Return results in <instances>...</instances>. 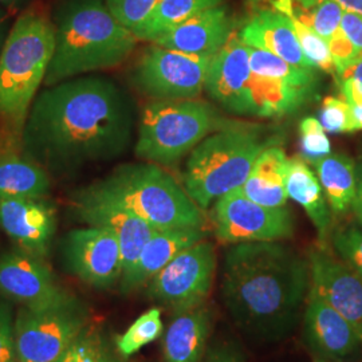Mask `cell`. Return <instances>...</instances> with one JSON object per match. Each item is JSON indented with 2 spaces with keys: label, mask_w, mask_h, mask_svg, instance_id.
I'll return each mask as SVG.
<instances>
[{
  "label": "cell",
  "mask_w": 362,
  "mask_h": 362,
  "mask_svg": "<svg viewBox=\"0 0 362 362\" xmlns=\"http://www.w3.org/2000/svg\"><path fill=\"white\" fill-rule=\"evenodd\" d=\"M134 106L113 79H66L39 91L19 137L23 155L47 173L66 175L116 160L133 139Z\"/></svg>",
  "instance_id": "cell-1"
},
{
  "label": "cell",
  "mask_w": 362,
  "mask_h": 362,
  "mask_svg": "<svg viewBox=\"0 0 362 362\" xmlns=\"http://www.w3.org/2000/svg\"><path fill=\"white\" fill-rule=\"evenodd\" d=\"M310 288L309 259L281 240L233 245L224 255V308L257 345L281 342L297 329Z\"/></svg>",
  "instance_id": "cell-2"
},
{
  "label": "cell",
  "mask_w": 362,
  "mask_h": 362,
  "mask_svg": "<svg viewBox=\"0 0 362 362\" xmlns=\"http://www.w3.org/2000/svg\"><path fill=\"white\" fill-rule=\"evenodd\" d=\"M55 49L45 85L124 64L134 50V34L109 11L105 0H61L52 15Z\"/></svg>",
  "instance_id": "cell-3"
},
{
  "label": "cell",
  "mask_w": 362,
  "mask_h": 362,
  "mask_svg": "<svg viewBox=\"0 0 362 362\" xmlns=\"http://www.w3.org/2000/svg\"><path fill=\"white\" fill-rule=\"evenodd\" d=\"M54 49L52 16L31 7L16 16L0 54V119L13 136L21 137Z\"/></svg>",
  "instance_id": "cell-4"
},
{
  "label": "cell",
  "mask_w": 362,
  "mask_h": 362,
  "mask_svg": "<svg viewBox=\"0 0 362 362\" xmlns=\"http://www.w3.org/2000/svg\"><path fill=\"white\" fill-rule=\"evenodd\" d=\"M83 191L128 209L157 230L204 226L202 209L180 184L157 164L121 165L106 179Z\"/></svg>",
  "instance_id": "cell-5"
},
{
  "label": "cell",
  "mask_w": 362,
  "mask_h": 362,
  "mask_svg": "<svg viewBox=\"0 0 362 362\" xmlns=\"http://www.w3.org/2000/svg\"><path fill=\"white\" fill-rule=\"evenodd\" d=\"M274 140L258 127L230 124L211 133L187 161L184 189L200 209L240 188Z\"/></svg>",
  "instance_id": "cell-6"
},
{
  "label": "cell",
  "mask_w": 362,
  "mask_h": 362,
  "mask_svg": "<svg viewBox=\"0 0 362 362\" xmlns=\"http://www.w3.org/2000/svg\"><path fill=\"white\" fill-rule=\"evenodd\" d=\"M230 125L212 105L197 100L145 106L134 153L146 163L175 165L211 133Z\"/></svg>",
  "instance_id": "cell-7"
},
{
  "label": "cell",
  "mask_w": 362,
  "mask_h": 362,
  "mask_svg": "<svg viewBox=\"0 0 362 362\" xmlns=\"http://www.w3.org/2000/svg\"><path fill=\"white\" fill-rule=\"evenodd\" d=\"M89 324L88 306L66 290L49 302L19 306L15 313L16 361H55Z\"/></svg>",
  "instance_id": "cell-8"
},
{
  "label": "cell",
  "mask_w": 362,
  "mask_h": 362,
  "mask_svg": "<svg viewBox=\"0 0 362 362\" xmlns=\"http://www.w3.org/2000/svg\"><path fill=\"white\" fill-rule=\"evenodd\" d=\"M214 55H194L152 45L133 71L137 89L155 101L194 100L206 89Z\"/></svg>",
  "instance_id": "cell-9"
},
{
  "label": "cell",
  "mask_w": 362,
  "mask_h": 362,
  "mask_svg": "<svg viewBox=\"0 0 362 362\" xmlns=\"http://www.w3.org/2000/svg\"><path fill=\"white\" fill-rule=\"evenodd\" d=\"M215 248L206 240L182 250L149 281L148 297L173 313L204 303L214 285Z\"/></svg>",
  "instance_id": "cell-10"
},
{
  "label": "cell",
  "mask_w": 362,
  "mask_h": 362,
  "mask_svg": "<svg viewBox=\"0 0 362 362\" xmlns=\"http://www.w3.org/2000/svg\"><path fill=\"white\" fill-rule=\"evenodd\" d=\"M216 236L224 243L276 242L293 236L294 219L287 207L269 208L239 189L221 196L212 211Z\"/></svg>",
  "instance_id": "cell-11"
},
{
  "label": "cell",
  "mask_w": 362,
  "mask_h": 362,
  "mask_svg": "<svg viewBox=\"0 0 362 362\" xmlns=\"http://www.w3.org/2000/svg\"><path fill=\"white\" fill-rule=\"evenodd\" d=\"M65 267L83 284L110 288L124 274L122 251L116 235L104 227L88 226L67 233L61 245Z\"/></svg>",
  "instance_id": "cell-12"
},
{
  "label": "cell",
  "mask_w": 362,
  "mask_h": 362,
  "mask_svg": "<svg viewBox=\"0 0 362 362\" xmlns=\"http://www.w3.org/2000/svg\"><path fill=\"white\" fill-rule=\"evenodd\" d=\"M250 47L233 34L211 61L206 90L211 98L235 115H257L252 90Z\"/></svg>",
  "instance_id": "cell-13"
},
{
  "label": "cell",
  "mask_w": 362,
  "mask_h": 362,
  "mask_svg": "<svg viewBox=\"0 0 362 362\" xmlns=\"http://www.w3.org/2000/svg\"><path fill=\"white\" fill-rule=\"evenodd\" d=\"M303 341L314 358L344 362L362 351V337L338 311L310 288L302 317Z\"/></svg>",
  "instance_id": "cell-14"
},
{
  "label": "cell",
  "mask_w": 362,
  "mask_h": 362,
  "mask_svg": "<svg viewBox=\"0 0 362 362\" xmlns=\"http://www.w3.org/2000/svg\"><path fill=\"white\" fill-rule=\"evenodd\" d=\"M311 290L354 326L362 337V278L326 248L311 247Z\"/></svg>",
  "instance_id": "cell-15"
},
{
  "label": "cell",
  "mask_w": 362,
  "mask_h": 362,
  "mask_svg": "<svg viewBox=\"0 0 362 362\" xmlns=\"http://www.w3.org/2000/svg\"><path fill=\"white\" fill-rule=\"evenodd\" d=\"M73 211L88 226L104 227L115 233L124 260V274L129 272L148 240L158 230L125 208L109 203L81 189L73 197ZM122 274V275H124Z\"/></svg>",
  "instance_id": "cell-16"
},
{
  "label": "cell",
  "mask_w": 362,
  "mask_h": 362,
  "mask_svg": "<svg viewBox=\"0 0 362 362\" xmlns=\"http://www.w3.org/2000/svg\"><path fill=\"white\" fill-rule=\"evenodd\" d=\"M65 291L45 259L16 247L0 255V296L19 306L49 302Z\"/></svg>",
  "instance_id": "cell-17"
},
{
  "label": "cell",
  "mask_w": 362,
  "mask_h": 362,
  "mask_svg": "<svg viewBox=\"0 0 362 362\" xmlns=\"http://www.w3.org/2000/svg\"><path fill=\"white\" fill-rule=\"evenodd\" d=\"M0 228L19 248L45 259L57 233V211L45 199L3 200Z\"/></svg>",
  "instance_id": "cell-18"
},
{
  "label": "cell",
  "mask_w": 362,
  "mask_h": 362,
  "mask_svg": "<svg viewBox=\"0 0 362 362\" xmlns=\"http://www.w3.org/2000/svg\"><path fill=\"white\" fill-rule=\"evenodd\" d=\"M233 21L226 8L218 6L196 13L152 43L185 54L215 55L233 37Z\"/></svg>",
  "instance_id": "cell-19"
},
{
  "label": "cell",
  "mask_w": 362,
  "mask_h": 362,
  "mask_svg": "<svg viewBox=\"0 0 362 362\" xmlns=\"http://www.w3.org/2000/svg\"><path fill=\"white\" fill-rule=\"evenodd\" d=\"M204 228H168L158 230L148 240L136 263L122 275L119 288L124 294L149 284L157 272H161L182 250L204 240Z\"/></svg>",
  "instance_id": "cell-20"
},
{
  "label": "cell",
  "mask_w": 362,
  "mask_h": 362,
  "mask_svg": "<svg viewBox=\"0 0 362 362\" xmlns=\"http://www.w3.org/2000/svg\"><path fill=\"white\" fill-rule=\"evenodd\" d=\"M239 38L247 46L272 52L291 65L318 70L302 52L288 16L278 10L259 11L243 27Z\"/></svg>",
  "instance_id": "cell-21"
},
{
  "label": "cell",
  "mask_w": 362,
  "mask_h": 362,
  "mask_svg": "<svg viewBox=\"0 0 362 362\" xmlns=\"http://www.w3.org/2000/svg\"><path fill=\"white\" fill-rule=\"evenodd\" d=\"M211 313L204 305L173 313L163 338L165 362H202L211 333Z\"/></svg>",
  "instance_id": "cell-22"
},
{
  "label": "cell",
  "mask_w": 362,
  "mask_h": 362,
  "mask_svg": "<svg viewBox=\"0 0 362 362\" xmlns=\"http://www.w3.org/2000/svg\"><path fill=\"white\" fill-rule=\"evenodd\" d=\"M286 191L288 199L305 209L320 240L325 243L332 231V209L318 177L300 157L288 158Z\"/></svg>",
  "instance_id": "cell-23"
},
{
  "label": "cell",
  "mask_w": 362,
  "mask_h": 362,
  "mask_svg": "<svg viewBox=\"0 0 362 362\" xmlns=\"http://www.w3.org/2000/svg\"><path fill=\"white\" fill-rule=\"evenodd\" d=\"M288 158L279 146H269L255 161L245 184L238 188L250 200L269 208L286 207Z\"/></svg>",
  "instance_id": "cell-24"
},
{
  "label": "cell",
  "mask_w": 362,
  "mask_h": 362,
  "mask_svg": "<svg viewBox=\"0 0 362 362\" xmlns=\"http://www.w3.org/2000/svg\"><path fill=\"white\" fill-rule=\"evenodd\" d=\"M325 196L336 216H344L353 206L357 187V168L349 156L330 153L311 161Z\"/></svg>",
  "instance_id": "cell-25"
},
{
  "label": "cell",
  "mask_w": 362,
  "mask_h": 362,
  "mask_svg": "<svg viewBox=\"0 0 362 362\" xmlns=\"http://www.w3.org/2000/svg\"><path fill=\"white\" fill-rule=\"evenodd\" d=\"M49 173L26 157L13 152L0 156V202L10 199H45L50 192Z\"/></svg>",
  "instance_id": "cell-26"
},
{
  "label": "cell",
  "mask_w": 362,
  "mask_h": 362,
  "mask_svg": "<svg viewBox=\"0 0 362 362\" xmlns=\"http://www.w3.org/2000/svg\"><path fill=\"white\" fill-rule=\"evenodd\" d=\"M221 1L223 0H161L143 26L134 33V37L139 40L153 42L196 13L218 7Z\"/></svg>",
  "instance_id": "cell-27"
},
{
  "label": "cell",
  "mask_w": 362,
  "mask_h": 362,
  "mask_svg": "<svg viewBox=\"0 0 362 362\" xmlns=\"http://www.w3.org/2000/svg\"><path fill=\"white\" fill-rule=\"evenodd\" d=\"M250 65L257 77L272 79L298 90L314 94L318 86L317 70H308L291 65L285 59L266 50L250 47Z\"/></svg>",
  "instance_id": "cell-28"
},
{
  "label": "cell",
  "mask_w": 362,
  "mask_h": 362,
  "mask_svg": "<svg viewBox=\"0 0 362 362\" xmlns=\"http://www.w3.org/2000/svg\"><path fill=\"white\" fill-rule=\"evenodd\" d=\"M104 332L89 324L54 362H122Z\"/></svg>",
  "instance_id": "cell-29"
},
{
  "label": "cell",
  "mask_w": 362,
  "mask_h": 362,
  "mask_svg": "<svg viewBox=\"0 0 362 362\" xmlns=\"http://www.w3.org/2000/svg\"><path fill=\"white\" fill-rule=\"evenodd\" d=\"M275 8L288 16L293 28L296 31L299 46L306 58L318 70L336 74V66L333 62L329 45L324 38H321L309 25H306L291 7V0H276Z\"/></svg>",
  "instance_id": "cell-30"
},
{
  "label": "cell",
  "mask_w": 362,
  "mask_h": 362,
  "mask_svg": "<svg viewBox=\"0 0 362 362\" xmlns=\"http://www.w3.org/2000/svg\"><path fill=\"white\" fill-rule=\"evenodd\" d=\"M163 330L164 327L161 321V311L158 309L146 311L133 322L124 334L117 337L115 341L117 351L124 358H128L148 344L156 341L163 334Z\"/></svg>",
  "instance_id": "cell-31"
},
{
  "label": "cell",
  "mask_w": 362,
  "mask_h": 362,
  "mask_svg": "<svg viewBox=\"0 0 362 362\" xmlns=\"http://www.w3.org/2000/svg\"><path fill=\"white\" fill-rule=\"evenodd\" d=\"M332 243L339 259L362 278V223L341 226L332 233Z\"/></svg>",
  "instance_id": "cell-32"
},
{
  "label": "cell",
  "mask_w": 362,
  "mask_h": 362,
  "mask_svg": "<svg viewBox=\"0 0 362 362\" xmlns=\"http://www.w3.org/2000/svg\"><path fill=\"white\" fill-rule=\"evenodd\" d=\"M309 10L306 15L297 13L298 16L327 42L341 28L345 10L336 0H318Z\"/></svg>",
  "instance_id": "cell-33"
},
{
  "label": "cell",
  "mask_w": 362,
  "mask_h": 362,
  "mask_svg": "<svg viewBox=\"0 0 362 362\" xmlns=\"http://www.w3.org/2000/svg\"><path fill=\"white\" fill-rule=\"evenodd\" d=\"M109 11L133 34L143 26L161 0H105Z\"/></svg>",
  "instance_id": "cell-34"
},
{
  "label": "cell",
  "mask_w": 362,
  "mask_h": 362,
  "mask_svg": "<svg viewBox=\"0 0 362 362\" xmlns=\"http://www.w3.org/2000/svg\"><path fill=\"white\" fill-rule=\"evenodd\" d=\"M299 136L302 156L309 163L330 155V141L320 119L314 117L303 118L299 124Z\"/></svg>",
  "instance_id": "cell-35"
},
{
  "label": "cell",
  "mask_w": 362,
  "mask_h": 362,
  "mask_svg": "<svg viewBox=\"0 0 362 362\" xmlns=\"http://www.w3.org/2000/svg\"><path fill=\"white\" fill-rule=\"evenodd\" d=\"M320 121L325 130L330 133H351L358 130L353 117L351 105L344 98H325Z\"/></svg>",
  "instance_id": "cell-36"
},
{
  "label": "cell",
  "mask_w": 362,
  "mask_h": 362,
  "mask_svg": "<svg viewBox=\"0 0 362 362\" xmlns=\"http://www.w3.org/2000/svg\"><path fill=\"white\" fill-rule=\"evenodd\" d=\"M0 362L16 361L15 311L8 299L0 296Z\"/></svg>",
  "instance_id": "cell-37"
},
{
  "label": "cell",
  "mask_w": 362,
  "mask_h": 362,
  "mask_svg": "<svg viewBox=\"0 0 362 362\" xmlns=\"http://www.w3.org/2000/svg\"><path fill=\"white\" fill-rule=\"evenodd\" d=\"M327 45L336 66V74L342 73L345 69H348L362 58L361 54L357 52L354 45L350 42L341 28L327 40Z\"/></svg>",
  "instance_id": "cell-38"
},
{
  "label": "cell",
  "mask_w": 362,
  "mask_h": 362,
  "mask_svg": "<svg viewBox=\"0 0 362 362\" xmlns=\"http://www.w3.org/2000/svg\"><path fill=\"white\" fill-rule=\"evenodd\" d=\"M202 362H246L240 346L230 341L221 339L215 341L204 354Z\"/></svg>",
  "instance_id": "cell-39"
},
{
  "label": "cell",
  "mask_w": 362,
  "mask_h": 362,
  "mask_svg": "<svg viewBox=\"0 0 362 362\" xmlns=\"http://www.w3.org/2000/svg\"><path fill=\"white\" fill-rule=\"evenodd\" d=\"M341 30L354 45L357 52L362 55V15L361 13L344 11L341 21Z\"/></svg>",
  "instance_id": "cell-40"
},
{
  "label": "cell",
  "mask_w": 362,
  "mask_h": 362,
  "mask_svg": "<svg viewBox=\"0 0 362 362\" xmlns=\"http://www.w3.org/2000/svg\"><path fill=\"white\" fill-rule=\"evenodd\" d=\"M13 13L0 4V54L6 43V39L8 37V33L13 27Z\"/></svg>",
  "instance_id": "cell-41"
},
{
  "label": "cell",
  "mask_w": 362,
  "mask_h": 362,
  "mask_svg": "<svg viewBox=\"0 0 362 362\" xmlns=\"http://www.w3.org/2000/svg\"><path fill=\"white\" fill-rule=\"evenodd\" d=\"M351 209L354 211L357 219L362 223V164L357 168V187Z\"/></svg>",
  "instance_id": "cell-42"
},
{
  "label": "cell",
  "mask_w": 362,
  "mask_h": 362,
  "mask_svg": "<svg viewBox=\"0 0 362 362\" xmlns=\"http://www.w3.org/2000/svg\"><path fill=\"white\" fill-rule=\"evenodd\" d=\"M34 0H0V4L13 15H19L30 7Z\"/></svg>",
  "instance_id": "cell-43"
},
{
  "label": "cell",
  "mask_w": 362,
  "mask_h": 362,
  "mask_svg": "<svg viewBox=\"0 0 362 362\" xmlns=\"http://www.w3.org/2000/svg\"><path fill=\"white\" fill-rule=\"evenodd\" d=\"M336 1L345 11L362 15V0H336Z\"/></svg>",
  "instance_id": "cell-44"
},
{
  "label": "cell",
  "mask_w": 362,
  "mask_h": 362,
  "mask_svg": "<svg viewBox=\"0 0 362 362\" xmlns=\"http://www.w3.org/2000/svg\"><path fill=\"white\" fill-rule=\"evenodd\" d=\"M13 134H8L4 130H0V156L11 152V137Z\"/></svg>",
  "instance_id": "cell-45"
},
{
  "label": "cell",
  "mask_w": 362,
  "mask_h": 362,
  "mask_svg": "<svg viewBox=\"0 0 362 362\" xmlns=\"http://www.w3.org/2000/svg\"><path fill=\"white\" fill-rule=\"evenodd\" d=\"M351 110H353V117L357 125V129H362V106L361 105H351Z\"/></svg>",
  "instance_id": "cell-46"
},
{
  "label": "cell",
  "mask_w": 362,
  "mask_h": 362,
  "mask_svg": "<svg viewBox=\"0 0 362 362\" xmlns=\"http://www.w3.org/2000/svg\"><path fill=\"white\" fill-rule=\"evenodd\" d=\"M317 1H318V0H299L298 3L302 4L305 8H311Z\"/></svg>",
  "instance_id": "cell-47"
},
{
  "label": "cell",
  "mask_w": 362,
  "mask_h": 362,
  "mask_svg": "<svg viewBox=\"0 0 362 362\" xmlns=\"http://www.w3.org/2000/svg\"><path fill=\"white\" fill-rule=\"evenodd\" d=\"M314 362H329V361H324V360H320V358H314Z\"/></svg>",
  "instance_id": "cell-48"
},
{
  "label": "cell",
  "mask_w": 362,
  "mask_h": 362,
  "mask_svg": "<svg viewBox=\"0 0 362 362\" xmlns=\"http://www.w3.org/2000/svg\"><path fill=\"white\" fill-rule=\"evenodd\" d=\"M250 1H252V3H258L260 0H250Z\"/></svg>",
  "instance_id": "cell-49"
},
{
  "label": "cell",
  "mask_w": 362,
  "mask_h": 362,
  "mask_svg": "<svg viewBox=\"0 0 362 362\" xmlns=\"http://www.w3.org/2000/svg\"><path fill=\"white\" fill-rule=\"evenodd\" d=\"M297 1H299V0H297Z\"/></svg>",
  "instance_id": "cell-50"
}]
</instances>
